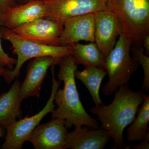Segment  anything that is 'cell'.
<instances>
[{"label": "cell", "mask_w": 149, "mask_h": 149, "mask_svg": "<svg viewBox=\"0 0 149 149\" xmlns=\"http://www.w3.org/2000/svg\"><path fill=\"white\" fill-rule=\"evenodd\" d=\"M113 100L108 105L103 103L92 107L90 112L97 116L101 127L106 130L114 142L112 149H125L123 133L125 128L133 122L146 95L143 90L134 91L128 85L120 87L115 93Z\"/></svg>", "instance_id": "cell-1"}, {"label": "cell", "mask_w": 149, "mask_h": 149, "mask_svg": "<svg viewBox=\"0 0 149 149\" xmlns=\"http://www.w3.org/2000/svg\"><path fill=\"white\" fill-rule=\"evenodd\" d=\"M58 79L63 82V89H58L54 98L57 107L51 113L52 118L64 119L68 129L79 126L98 128L97 120L88 114L79 97L75 80L74 72L77 70L72 54L61 58L58 63Z\"/></svg>", "instance_id": "cell-2"}, {"label": "cell", "mask_w": 149, "mask_h": 149, "mask_svg": "<svg viewBox=\"0 0 149 149\" xmlns=\"http://www.w3.org/2000/svg\"><path fill=\"white\" fill-rule=\"evenodd\" d=\"M107 9L119 20L131 46H142L149 34V0H107Z\"/></svg>", "instance_id": "cell-3"}, {"label": "cell", "mask_w": 149, "mask_h": 149, "mask_svg": "<svg viewBox=\"0 0 149 149\" xmlns=\"http://www.w3.org/2000/svg\"><path fill=\"white\" fill-rule=\"evenodd\" d=\"M0 35L1 38L12 44L13 53L17 56L13 69L6 68L3 76L8 84L18 78L22 67L29 59L47 56L62 58L72 55L73 52V46L49 45L35 42L19 37L11 29L4 26H0Z\"/></svg>", "instance_id": "cell-4"}, {"label": "cell", "mask_w": 149, "mask_h": 149, "mask_svg": "<svg viewBox=\"0 0 149 149\" xmlns=\"http://www.w3.org/2000/svg\"><path fill=\"white\" fill-rule=\"evenodd\" d=\"M131 47L129 40L122 33L106 58L104 68L109 80L102 89L105 96H111L118 88L128 85L131 75L139 68L140 64L130 55Z\"/></svg>", "instance_id": "cell-5"}, {"label": "cell", "mask_w": 149, "mask_h": 149, "mask_svg": "<svg viewBox=\"0 0 149 149\" xmlns=\"http://www.w3.org/2000/svg\"><path fill=\"white\" fill-rule=\"evenodd\" d=\"M52 89L49 98L45 107L37 114L31 117L28 116L16 120L6 128L5 141L2 145L3 149H21L23 144L39 125L41 120L55 109L54 98L58 90L61 82L56 80L55 76L54 66L52 67Z\"/></svg>", "instance_id": "cell-6"}, {"label": "cell", "mask_w": 149, "mask_h": 149, "mask_svg": "<svg viewBox=\"0 0 149 149\" xmlns=\"http://www.w3.org/2000/svg\"><path fill=\"white\" fill-rule=\"evenodd\" d=\"M48 16L63 24L67 19L107 9V0H42Z\"/></svg>", "instance_id": "cell-7"}, {"label": "cell", "mask_w": 149, "mask_h": 149, "mask_svg": "<svg viewBox=\"0 0 149 149\" xmlns=\"http://www.w3.org/2000/svg\"><path fill=\"white\" fill-rule=\"evenodd\" d=\"M63 29V24L50 19L42 18L11 30L19 37L35 42L60 46L59 38Z\"/></svg>", "instance_id": "cell-8"}, {"label": "cell", "mask_w": 149, "mask_h": 149, "mask_svg": "<svg viewBox=\"0 0 149 149\" xmlns=\"http://www.w3.org/2000/svg\"><path fill=\"white\" fill-rule=\"evenodd\" d=\"M95 42L106 58L115 46L116 39L123 33L122 26L116 17L108 10L94 13Z\"/></svg>", "instance_id": "cell-9"}, {"label": "cell", "mask_w": 149, "mask_h": 149, "mask_svg": "<svg viewBox=\"0 0 149 149\" xmlns=\"http://www.w3.org/2000/svg\"><path fill=\"white\" fill-rule=\"evenodd\" d=\"M67 129L64 119L52 118L37 125L27 141L35 149H64Z\"/></svg>", "instance_id": "cell-10"}, {"label": "cell", "mask_w": 149, "mask_h": 149, "mask_svg": "<svg viewBox=\"0 0 149 149\" xmlns=\"http://www.w3.org/2000/svg\"><path fill=\"white\" fill-rule=\"evenodd\" d=\"M61 59L47 56L31 60L27 66L26 77L20 84V95L22 100L32 97H40L48 70L58 65Z\"/></svg>", "instance_id": "cell-11"}, {"label": "cell", "mask_w": 149, "mask_h": 149, "mask_svg": "<svg viewBox=\"0 0 149 149\" xmlns=\"http://www.w3.org/2000/svg\"><path fill=\"white\" fill-rule=\"evenodd\" d=\"M95 29L94 13L67 19L59 38L60 45L73 46L80 41L95 42Z\"/></svg>", "instance_id": "cell-12"}, {"label": "cell", "mask_w": 149, "mask_h": 149, "mask_svg": "<svg viewBox=\"0 0 149 149\" xmlns=\"http://www.w3.org/2000/svg\"><path fill=\"white\" fill-rule=\"evenodd\" d=\"M109 133L101 127H75L68 133L64 149H103L111 139Z\"/></svg>", "instance_id": "cell-13"}, {"label": "cell", "mask_w": 149, "mask_h": 149, "mask_svg": "<svg viewBox=\"0 0 149 149\" xmlns=\"http://www.w3.org/2000/svg\"><path fill=\"white\" fill-rule=\"evenodd\" d=\"M48 13L42 0H34L16 6L4 15L2 26L10 29L38 19L46 18Z\"/></svg>", "instance_id": "cell-14"}, {"label": "cell", "mask_w": 149, "mask_h": 149, "mask_svg": "<svg viewBox=\"0 0 149 149\" xmlns=\"http://www.w3.org/2000/svg\"><path fill=\"white\" fill-rule=\"evenodd\" d=\"M20 83L17 78L6 93L0 95V127L6 129L17 118H22Z\"/></svg>", "instance_id": "cell-15"}, {"label": "cell", "mask_w": 149, "mask_h": 149, "mask_svg": "<svg viewBox=\"0 0 149 149\" xmlns=\"http://www.w3.org/2000/svg\"><path fill=\"white\" fill-rule=\"evenodd\" d=\"M107 74L104 68L97 67H85L82 71L76 70L74 76L85 85L90 92L95 106L103 104L100 96V89L104 78Z\"/></svg>", "instance_id": "cell-16"}, {"label": "cell", "mask_w": 149, "mask_h": 149, "mask_svg": "<svg viewBox=\"0 0 149 149\" xmlns=\"http://www.w3.org/2000/svg\"><path fill=\"white\" fill-rule=\"evenodd\" d=\"M72 56L76 65L85 67L94 66L104 68L105 58L95 42L87 45L76 43L73 46Z\"/></svg>", "instance_id": "cell-17"}, {"label": "cell", "mask_w": 149, "mask_h": 149, "mask_svg": "<svg viewBox=\"0 0 149 149\" xmlns=\"http://www.w3.org/2000/svg\"><path fill=\"white\" fill-rule=\"evenodd\" d=\"M138 115L127 131V141L129 142L142 140L148 133L149 122V96L146 95Z\"/></svg>", "instance_id": "cell-18"}, {"label": "cell", "mask_w": 149, "mask_h": 149, "mask_svg": "<svg viewBox=\"0 0 149 149\" xmlns=\"http://www.w3.org/2000/svg\"><path fill=\"white\" fill-rule=\"evenodd\" d=\"M130 53L134 59L141 65L144 72V80L142 85V90L148 92L149 90V57L145 53V49L142 46L130 48Z\"/></svg>", "instance_id": "cell-19"}, {"label": "cell", "mask_w": 149, "mask_h": 149, "mask_svg": "<svg viewBox=\"0 0 149 149\" xmlns=\"http://www.w3.org/2000/svg\"><path fill=\"white\" fill-rule=\"evenodd\" d=\"M1 35H0V65L3 67H6L8 69L13 70L14 65H15L17 62L16 59L11 57L3 49L1 41Z\"/></svg>", "instance_id": "cell-20"}, {"label": "cell", "mask_w": 149, "mask_h": 149, "mask_svg": "<svg viewBox=\"0 0 149 149\" xmlns=\"http://www.w3.org/2000/svg\"><path fill=\"white\" fill-rule=\"evenodd\" d=\"M16 0H0V14H5L10 9L16 6Z\"/></svg>", "instance_id": "cell-21"}, {"label": "cell", "mask_w": 149, "mask_h": 149, "mask_svg": "<svg viewBox=\"0 0 149 149\" xmlns=\"http://www.w3.org/2000/svg\"><path fill=\"white\" fill-rule=\"evenodd\" d=\"M134 149H149V133H147L145 137L141 140V142L138 145L133 146Z\"/></svg>", "instance_id": "cell-22"}, {"label": "cell", "mask_w": 149, "mask_h": 149, "mask_svg": "<svg viewBox=\"0 0 149 149\" xmlns=\"http://www.w3.org/2000/svg\"><path fill=\"white\" fill-rule=\"evenodd\" d=\"M142 47L146 49V54L149 55V34L144 37L142 43Z\"/></svg>", "instance_id": "cell-23"}, {"label": "cell", "mask_w": 149, "mask_h": 149, "mask_svg": "<svg viewBox=\"0 0 149 149\" xmlns=\"http://www.w3.org/2000/svg\"><path fill=\"white\" fill-rule=\"evenodd\" d=\"M6 133V129L0 127V138L5 137Z\"/></svg>", "instance_id": "cell-24"}, {"label": "cell", "mask_w": 149, "mask_h": 149, "mask_svg": "<svg viewBox=\"0 0 149 149\" xmlns=\"http://www.w3.org/2000/svg\"><path fill=\"white\" fill-rule=\"evenodd\" d=\"M6 68L0 65V77L3 76L5 73Z\"/></svg>", "instance_id": "cell-25"}, {"label": "cell", "mask_w": 149, "mask_h": 149, "mask_svg": "<svg viewBox=\"0 0 149 149\" xmlns=\"http://www.w3.org/2000/svg\"><path fill=\"white\" fill-rule=\"evenodd\" d=\"M32 1H34V0H16L17 2H18L20 5L25 3Z\"/></svg>", "instance_id": "cell-26"}, {"label": "cell", "mask_w": 149, "mask_h": 149, "mask_svg": "<svg viewBox=\"0 0 149 149\" xmlns=\"http://www.w3.org/2000/svg\"><path fill=\"white\" fill-rule=\"evenodd\" d=\"M4 15L0 14V26H3Z\"/></svg>", "instance_id": "cell-27"}]
</instances>
